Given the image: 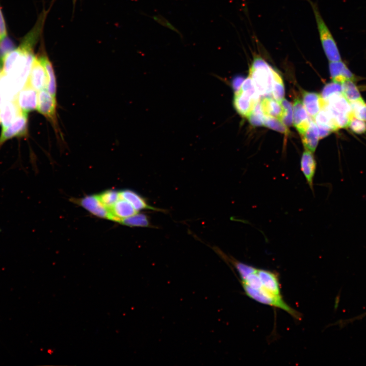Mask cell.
<instances>
[{
    "mask_svg": "<svg viewBox=\"0 0 366 366\" xmlns=\"http://www.w3.org/2000/svg\"><path fill=\"white\" fill-rule=\"evenodd\" d=\"M272 67L259 56L254 57L249 69L256 92L259 96L270 94L272 90Z\"/></svg>",
    "mask_w": 366,
    "mask_h": 366,
    "instance_id": "1",
    "label": "cell"
},
{
    "mask_svg": "<svg viewBox=\"0 0 366 366\" xmlns=\"http://www.w3.org/2000/svg\"><path fill=\"white\" fill-rule=\"evenodd\" d=\"M315 16L319 39L324 52L329 62L341 60L337 44L325 22L316 4L308 0Z\"/></svg>",
    "mask_w": 366,
    "mask_h": 366,
    "instance_id": "2",
    "label": "cell"
},
{
    "mask_svg": "<svg viewBox=\"0 0 366 366\" xmlns=\"http://www.w3.org/2000/svg\"><path fill=\"white\" fill-rule=\"evenodd\" d=\"M56 97L51 95L46 89L39 92L37 109L48 119L57 128Z\"/></svg>",
    "mask_w": 366,
    "mask_h": 366,
    "instance_id": "3",
    "label": "cell"
},
{
    "mask_svg": "<svg viewBox=\"0 0 366 366\" xmlns=\"http://www.w3.org/2000/svg\"><path fill=\"white\" fill-rule=\"evenodd\" d=\"M15 100L21 110L24 112L27 113L37 109V90L26 83L19 91Z\"/></svg>",
    "mask_w": 366,
    "mask_h": 366,
    "instance_id": "4",
    "label": "cell"
},
{
    "mask_svg": "<svg viewBox=\"0 0 366 366\" xmlns=\"http://www.w3.org/2000/svg\"><path fill=\"white\" fill-rule=\"evenodd\" d=\"M27 133V113L22 112L12 124L2 130L0 144L14 137L24 136Z\"/></svg>",
    "mask_w": 366,
    "mask_h": 366,
    "instance_id": "5",
    "label": "cell"
},
{
    "mask_svg": "<svg viewBox=\"0 0 366 366\" xmlns=\"http://www.w3.org/2000/svg\"><path fill=\"white\" fill-rule=\"evenodd\" d=\"M26 83L39 92L47 88L46 73L40 59L37 57L34 58Z\"/></svg>",
    "mask_w": 366,
    "mask_h": 366,
    "instance_id": "6",
    "label": "cell"
},
{
    "mask_svg": "<svg viewBox=\"0 0 366 366\" xmlns=\"http://www.w3.org/2000/svg\"><path fill=\"white\" fill-rule=\"evenodd\" d=\"M75 202L93 215L109 220V209L102 203L98 195L86 196L80 199H76Z\"/></svg>",
    "mask_w": 366,
    "mask_h": 366,
    "instance_id": "7",
    "label": "cell"
},
{
    "mask_svg": "<svg viewBox=\"0 0 366 366\" xmlns=\"http://www.w3.org/2000/svg\"><path fill=\"white\" fill-rule=\"evenodd\" d=\"M312 120L302 101L296 99L293 105V124L300 135L307 130Z\"/></svg>",
    "mask_w": 366,
    "mask_h": 366,
    "instance_id": "8",
    "label": "cell"
},
{
    "mask_svg": "<svg viewBox=\"0 0 366 366\" xmlns=\"http://www.w3.org/2000/svg\"><path fill=\"white\" fill-rule=\"evenodd\" d=\"M259 101L239 90L234 93L233 105L240 115L247 117Z\"/></svg>",
    "mask_w": 366,
    "mask_h": 366,
    "instance_id": "9",
    "label": "cell"
},
{
    "mask_svg": "<svg viewBox=\"0 0 366 366\" xmlns=\"http://www.w3.org/2000/svg\"><path fill=\"white\" fill-rule=\"evenodd\" d=\"M137 212L138 211L128 201L120 197L109 209V220L120 223L124 219Z\"/></svg>",
    "mask_w": 366,
    "mask_h": 366,
    "instance_id": "10",
    "label": "cell"
},
{
    "mask_svg": "<svg viewBox=\"0 0 366 366\" xmlns=\"http://www.w3.org/2000/svg\"><path fill=\"white\" fill-rule=\"evenodd\" d=\"M22 112L15 99L5 102L0 107V123L2 130L9 127Z\"/></svg>",
    "mask_w": 366,
    "mask_h": 366,
    "instance_id": "11",
    "label": "cell"
},
{
    "mask_svg": "<svg viewBox=\"0 0 366 366\" xmlns=\"http://www.w3.org/2000/svg\"><path fill=\"white\" fill-rule=\"evenodd\" d=\"M313 152L305 150L300 160V169L309 187L313 191V180L316 169V162Z\"/></svg>",
    "mask_w": 366,
    "mask_h": 366,
    "instance_id": "12",
    "label": "cell"
},
{
    "mask_svg": "<svg viewBox=\"0 0 366 366\" xmlns=\"http://www.w3.org/2000/svg\"><path fill=\"white\" fill-rule=\"evenodd\" d=\"M329 69L333 81L343 83L346 81H354V75L342 60L329 62Z\"/></svg>",
    "mask_w": 366,
    "mask_h": 366,
    "instance_id": "13",
    "label": "cell"
},
{
    "mask_svg": "<svg viewBox=\"0 0 366 366\" xmlns=\"http://www.w3.org/2000/svg\"><path fill=\"white\" fill-rule=\"evenodd\" d=\"M257 273L263 287L266 290L276 296H282L280 283L276 273L259 268H257Z\"/></svg>",
    "mask_w": 366,
    "mask_h": 366,
    "instance_id": "14",
    "label": "cell"
},
{
    "mask_svg": "<svg viewBox=\"0 0 366 366\" xmlns=\"http://www.w3.org/2000/svg\"><path fill=\"white\" fill-rule=\"evenodd\" d=\"M302 103L309 115L313 118L323 108L325 102L321 96L314 92H304Z\"/></svg>",
    "mask_w": 366,
    "mask_h": 366,
    "instance_id": "15",
    "label": "cell"
},
{
    "mask_svg": "<svg viewBox=\"0 0 366 366\" xmlns=\"http://www.w3.org/2000/svg\"><path fill=\"white\" fill-rule=\"evenodd\" d=\"M119 193L120 197L128 201L137 211L143 209L162 211L150 205L145 199L135 191L126 189L119 191Z\"/></svg>",
    "mask_w": 366,
    "mask_h": 366,
    "instance_id": "16",
    "label": "cell"
},
{
    "mask_svg": "<svg viewBox=\"0 0 366 366\" xmlns=\"http://www.w3.org/2000/svg\"><path fill=\"white\" fill-rule=\"evenodd\" d=\"M301 136L306 150L314 152L319 139V130L315 121L311 120L308 128Z\"/></svg>",
    "mask_w": 366,
    "mask_h": 366,
    "instance_id": "17",
    "label": "cell"
},
{
    "mask_svg": "<svg viewBox=\"0 0 366 366\" xmlns=\"http://www.w3.org/2000/svg\"><path fill=\"white\" fill-rule=\"evenodd\" d=\"M261 109L265 115L281 120L284 109L281 102L273 98L264 97L260 100Z\"/></svg>",
    "mask_w": 366,
    "mask_h": 366,
    "instance_id": "18",
    "label": "cell"
},
{
    "mask_svg": "<svg viewBox=\"0 0 366 366\" xmlns=\"http://www.w3.org/2000/svg\"><path fill=\"white\" fill-rule=\"evenodd\" d=\"M315 122L319 127H322L330 130L331 132L338 131L335 120L330 112L323 107L314 118Z\"/></svg>",
    "mask_w": 366,
    "mask_h": 366,
    "instance_id": "19",
    "label": "cell"
},
{
    "mask_svg": "<svg viewBox=\"0 0 366 366\" xmlns=\"http://www.w3.org/2000/svg\"><path fill=\"white\" fill-rule=\"evenodd\" d=\"M43 64L47 77V91L52 96L56 97V83L55 74L51 63L48 58L45 56L39 57Z\"/></svg>",
    "mask_w": 366,
    "mask_h": 366,
    "instance_id": "20",
    "label": "cell"
},
{
    "mask_svg": "<svg viewBox=\"0 0 366 366\" xmlns=\"http://www.w3.org/2000/svg\"><path fill=\"white\" fill-rule=\"evenodd\" d=\"M272 81L271 93L273 98L281 102L284 99L285 88L283 80L280 74L272 68Z\"/></svg>",
    "mask_w": 366,
    "mask_h": 366,
    "instance_id": "21",
    "label": "cell"
},
{
    "mask_svg": "<svg viewBox=\"0 0 366 366\" xmlns=\"http://www.w3.org/2000/svg\"><path fill=\"white\" fill-rule=\"evenodd\" d=\"M120 224L130 227H150L151 224L147 215L136 213L130 217L124 219Z\"/></svg>",
    "mask_w": 366,
    "mask_h": 366,
    "instance_id": "22",
    "label": "cell"
},
{
    "mask_svg": "<svg viewBox=\"0 0 366 366\" xmlns=\"http://www.w3.org/2000/svg\"><path fill=\"white\" fill-rule=\"evenodd\" d=\"M342 85V94L350 102L362 99L360 92L353 81H346Z\"/></svg>",
    "mask_w": 366,
    "mask_h": 366,
    "instance_id": "23",
    "label": "cell"
},
{
    "mask_svg": "<svg viewBox=\"0 0 366 366\" xmlns=\"http://www.w3.org/2000/svg\"><path fill=\"white\" fill-rule=\"evenodd\" d=\"M263 126L281 133L288 134L289 132L288 128L280 120L274 117L264 115Z\"/></svg>",
    "mask_w": 366,
    "mask_h": 366,
    "instance_id": "24",
    "label": "cell"
},
{
    "mask_svg": "<svg viewBox=\"0 0 366 366\" xmlns=\"http://www.w3.org/2000/svg\"><path fill=\"white\" fill-rule=\"evenodd\" d=\"M102 203L109 209L119 199V191L113 190H106L98 195Z\"/></svg>",
    "mask_w": 366,
    "mask_h": 366,
    "instance_id": "25",
    "label": "cell"
},
{
    "mask_svg": "<svg viewBox=\"0 0 366 366\" xmlns=\"http://www.w3.org/2000/svg\"><path fill=\"white\" fill-rule=\"evenodd\" d=\"M342 94V83L332 81L325 85L322 89L321 96L324 101H327L330 97Z\"/></svg>",
    "mask_w": 366,
    "mask_h": 366,
    "instance_id": "26",
    "label": "cell"
},
{
    "mask_svg": "<svg viewBox=\"0 0 366 366\" xmlns=\"http://www.w3.org/2000/svg\"><path fill=\"white\" fill-rule=\"evenodd\" d=\"M264 114L261 109L260 100L255 105L247 118L253 126H261L263 124Z\"/></svg>",
    "mask_w": 366,
    "mask_h": 366,
    "instance_id": "27",
    "label": "cell"
},
{
    "mask_svg": "<svg viewBox=\"0 0 366 366\" xmlns=\"http://www.w3.org/2000/svg\"><path fill=\"white\" fill-rule=\"evenodd\" d=\"M352 114L366 122V103L361 99L350 103Z\"/></svg>",
    "mask_w": 366,
    "mask_h": 366,
    "instance_id": "28",
    "label": "cell"
},
{
    "mask_svg": "<svg viewBox=\"0 0 366 366\" xmlns=\"http://www.w3.org/2000/svg\"><path fill=\"white\" fill-rule=\"evenodd\" d=\"M281 103L283 106L284 112L281 121L287 127H290L293 124V106L287 100L283 99Z\"/></svg>",
    "mask_w": 366,
    "mask_h": 366,
    "instance_id": "29",
    "label": "cell"
},
{
    "mask_svg": "<svg viewBox=\"0 0 366 366\" xmlns=\"http://www.w3.org/2000/svg\"><path fill=\"white\" fill-rule=\"evenodd\" d=\"M348 128L353 132L357 134L366 133V122L353 115L350 119Z\"/></svg>",
    "mask_w": 366,
    "mask_h": 366,
    "instance_id": "30",
    "label": "cell"
},
{
    "mask_svg": "<svg viewBox=\"0 0 366 366\" xmlns=\"http://www.w3.org/2000/svg\"><path fill=\"white\" fill-rule=\"evenodd\" d=\"M239 90L255 99H259L260 96L256 92L252 79L249 76L245 79Z\"/></svg>",
    "mask_w": 366,
    "mask_h": 366,
    "instance_id": "31",
    "label": "cell"
},
{
    "mask_svg": "<svg viewBox=\"0 0 366 366\" xmlns=\"http://www.w3.org/2000/svg\"><path fill=\"white\" fill-rule=\"evenodd\" d=\"M7 37V30L5 20L0 6V44Z\"/></svg>",
    "mask_w": 366,
    "mask_h": 366,
    "instance_id": "32",
    "label": "cell"
},
{
    "mask_svg": "<svg viewBox=\"0 0 366 366\" xmlns=\"http://www.w3.org/2000/svg\"><path fill=\"white\" fill-rule=\"evenodd\" d=\"M152 18L159 23L172 29V30L176 32L177 33L180 35V33H178V30L176 29V28L174 26H173L168 21L165 19L164 17H162L160 15H155L153 16Z\"/></svg>",
    "mask_w": 366,
    "mask_h": 366,
    "instance_id": "33",
    "label": "cell"
},
{
    "mask_svg": "<svg viewBox=\"0 0 366 366\" xmlns=\"http://www.w3.org/2000/svg\"><path fill=\"white\" fill-rule=\"evenodd\" d=\"M245 80V78L242 76L236 77L232 81V87L234 90V93L238 91Z\"/></svg>",
    "mask_w": 366,
    "mask_h": 366,
    "instance_id": "34",
    "label": "cell"
},
{
    "mask_svg": "<svg viewBox=\"0 0 366 366\" xmlns=\"http://www.w3.org/2000/svg\"><path fill=\"white\" fill-rule=\"evenodd\" d=\"M1 69H0V75H1Z\"/></svg>",
    "mask_w": 366,
    "mask_h": 366,
    "instance_id": "35",
    "label": "cell"
}]
</instances>
